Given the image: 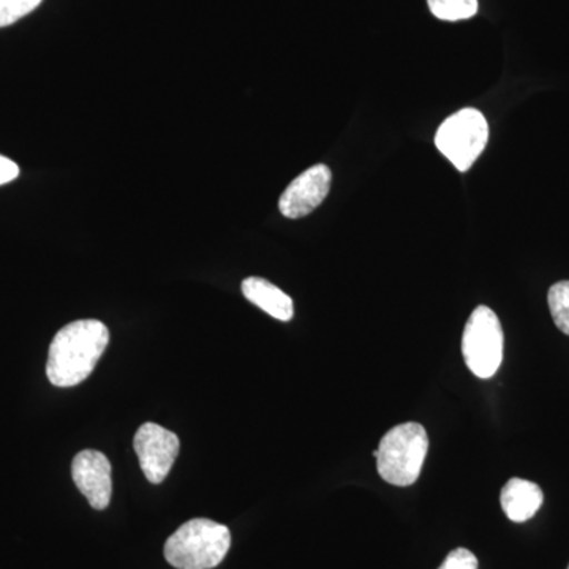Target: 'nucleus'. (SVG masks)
Wrapping results in <instances>:
<instances>
[{
	"instance_id": "0eeeda50",
	"label": "nucleus",
	"mask_w": 569,
	"mask_h": 569,
	"mask_svg": "<svg viewBox=\"0 0 569 569\" xmlns=\"http://www.w3.org/2000/svg\"><path fill=\"white\" fill-rule=\"evenodd\" d=\"M332 174L320 163L299 174L280 197L279 209L288 219H301L316 211L331 190Z\"/></svg>"
},
{
	"instance_id": "4468645a",
	"label": "nucleus",
	"mask_w": 569,
	"mask_h": 569,
	"mask_svg": "<svg viewBox=\"0 0 569 569\" xmlns=\"http://www.w3.org/2000/svg\"><path fill=\"white\" fill-rule=\"evenodd\" d=\"M438 569H478V559L470 550L459 548L449 552Z\"/></svg>"
},
{
	"instance_id": "9d476101",
	"label": "nucleus",
	"mask_w": 569,
	"mask_h": 569,
	"mask_svg": "<svg viewBox=\"0 0 569 569\" xmlns=\"http://www.w3.org/2000/svg\"><path fill=\"white\" fill-rule=\"evenodd\" d=\"M242 293L252 305L277 320L290 321L295 316L293 299L261 277H247L242 282Z\"/></svg>"
},
{
	"instance_id": "20e7f679",
	"label": "nucleus",
	"mask_w": 569,
	"mask_h": 569,
	"mask_svg": "<svg viewBox=\"0 0 569 569\" xmlns=\"http://www.w3.org/2000/svg\"><path fill=\"white\" fill-rule=\"evenodd\" d=\"M503 328L492 309L479 306L466 325L462 355L468 369L481 380L492 378L503 361Z\"/></svg>"
},
{
	"instance_id": "ddd939ff",
	"label": "nucleus",
	"mask_w": 569,
	"mask_h": 569,
	"mask_svg": "<svg viewBox=\"0 0 569 569\" xmlns=\"http://www.w3.org/2000/svg\"><path fill=\"white\" fill-rule=\"evenodd\" d=\"M43 0H0V28L14 24L28 17Z\"/></svg>"
},
{
	"instance_id": "9b49d317",
	"label": "nucleus",
	"mask_w": 569,
	"mask_h": 569,
	"mask_svg": "<svg viewBox=\"0 0 569 569\" xmlns=\"http://www.w3.org/2000/svg\"><path fill=\"white\" fill-rule=\"evenodd\" d=\"M433 17L441 21L470 20L478 13V0H427Z\"/></svg>"
},
{
	"instance_id": "dca6fc26",
	"label": "nucleus",
	"mask_w": 569,
	"mask_h": 569,
	"mask_svg": "<svg viewBox=\"0 0 569 569\" xmlns=\"http://www.w3.org/2000/svg\"><path fill=\"white\" fill-rule=\"evenodd\" d=\"M568 569H569V567H568Z\"/></svg>"
},
{
	"instance_id": "2eb2a0df",
	"label": "nucleus",
	"mask_w": 569,
	"mask_h": 569,
	"mask_svg": "<svg viewBox=\"0 0 569 569\" xmlns=\"http://www.w3.org/2000/svg\"><path fill=\"white\" fill-rule=\"evenodd\" d=\"M20 176V168L13 160L0 156V186L14 181Z\"/></svg>"
},
{
	"instance_id": "f8f14e48",
	"label": "nucleus",
	"mask_w": 569,
	"mask_h": 569,
	"mask_svg": "<svg viewBox=\"0 0 569 569\" xmlns=\"http://www.w3.org/2000/svg\"><path fill=\"white\" fill-rule=\"evenodd\" d=\"M548 301L553 323L563 335L569 336V280L552 284Z\"/></svg>"
},
{
	"instance_id": "6e6552de",
	"label": "nucleus",
	"mask_w": 569,
	"mask_h": 569,
	"mask_svg": "<svg viewBox=\"0 0 569 569\" xmlns=\"http://www.w3.org/2000/svg\"><path fill=\"white\" fill-rule=\"evenodd\" d=\"M71 477L82 496L97 511H102L111 501V463L102 452L86 449L74 456Z\"/></svg>"
},
{
	"instance_id": "7ed1b4c3",
	"label": "nucleus",
	"mask_w": 569,
	"mask_h": 569,
	"mask_svg": "<svg viewBox=\"0 0 569 569\" xmlns=\"http://www.w3.org/2000/svg\"><path fill=\"white\" fill-rule=\"evenodd\" d=\"M429 449V437L425 426L406 422L388 430L373 451L378 475L392 486L407 488L415 485L421 475Z\"/></svg>"
},
{
	"instance_id": "423d86ee",
	"label": "nucleus",
	"mask_w": 569,
	"mask_h": 569,
	"mask_svg": "<svg viewBox=\"0 0 569 569\" xmlns=\"http://www.w3.org/2000/svg\"><path fill=\"white\" fill-rule=\"evenodd\" d=\"M179 447V437L156 422L142 425L133 438V448L142 473L152 485H160L167 479L178 459Z\"/></svg>"
},
{
	"instance_id": "39448f33",
	"label": "nucleus",
	"mask_w": 569,
	"mask_h": 569,
	"mask_svg": "<svg viewBox=\"0 0 569 569\" xmlns=\"http://www.w3.org/2000/svg\"><path fill=\"white\" fill-rule=\"evenodd\" d=\"M489 140V126L481 111L466 108L449 116L436 134L438 151L466 173L485 151Z\"/></svg>"
},
{
	"instance_id": "f03ea898",
	"label": "nucleus",
	"mask_w": 569,
	"mask_h": 569,
	"mask_svg": "<svg viewBox=\"0 0 569 569\" xmlns=\"http://www.w3.org/2000/svg\"><path fill=\"white\" fill-rule=\"evenodd\" d=\"M230 546L228 527L211 519H192L167 539L163 552L176 569H212L222 563Z\"/></svg>"
},
{
	"instance_id": "1a4fd4ad",
	"label": "nucleus",
	"mask_w": 569,
	"mask_h": 569,
	"mask_svg": "<svg viewBox=\"0 0 569 569\" xmlns=\"http://www.w3.org/2000/svg\"><path fill=\"white\" fill-rule=\"evenodd\" d=\"M501 508L512 522H527L533 518L545 501V493L535 482L522 478L509 479L501 489Z\"/></svg>"
},
{
	"instance_id": "f257e3e1",
	"label": "nucleus",
	"mask_w": 569,
	"mask_h": 569,
	"mask_svg": "<svg viewBox=\"0 0 569 569\" xmlns=\"http://www.w3.org/2000/svg\"><path fill=\"white\" fill-rule=\"evenodd\" d=\"M110 342V331L99 320L63 326L48 351L47 376L54 387L71 388L91 376Z\"/></svg>"
}]
</instances>
